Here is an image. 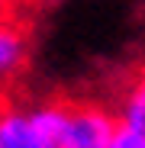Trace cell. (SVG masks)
Instances as JSON below:
<instances>
[{
	"label": "cell",
	"instance_id": "cell-1",
	"mask_svg": "<svg viewBox=\"0 0 145 148\" xmlns=\"http://www.w3.org/2000/svg\"><path fill=\"white\" fill-rule=\"evenodd\" d=\"M119 126H123V116H113L107 106L65 97V126L58 148H107Z\"/></svg>",
	"mask_w": 145,
	"mask_h": 148
},
{
	"label": "cell",
	"instance_id": "cell-2",
	"mask_svg": "<svg viewBox=\"0 0 145 148\" xmlns=\"http://www.w3.org/2000/svg\"><path fill=\"white\" fill-rule=\"evenodd\" d=\"M32 48V16H13L0 23V87H13L29 68Z\"/></svg>",
	"mask_w": 145,
	"mask_h": 148
},
{
	"label": "cell",
	"instance_id": "cell-3",
	"mask_svg": "<svg viewBox=\"0 0 145 148\" xmlns=\"http://www.w3.org/2000/svg\"><path fill=\"white\" fill-rule=\"evenodd\" d=\"M0 148H45V145L32 126V119L10 110L0 119Z\"/></svg>",
	"mask_w": 145,
	"mask_h": 148
},
{
	"label": "cell",
	"instance_id": "cell-4",
	"mask_svg": "<svg viewBox=\"0 0 145 148\" xmlns=\"http://www.w3.org/2000/svg\"><path fill=\"white\" fill-rule=\"evenodd\" d=\"M123 119L129 126L145 132V68L132 71V81L126 84V106H123Z\"/></svg>",
	"mask_w": 145,
	"mask_h": 148
},
{
	"label": "cell",
	"instance_id": "cell-5",
	"mask_svg": "<svg viewBox=\"0 0 145 148\" xmlns=\"http://www.w3.org/2000/svg\"><path fill=\"white\" fill-rule=\"evenodd\" d=\"M142 135H145L142 129L129 126V122L123 119V126L116 129V135L110 138V145H107V148H139V145H142Z\"/></svg>",
	"mask_w": 145,
	"mask_h": 148
},
{
	"label": "cell",
	"instance_id": "cell-6",
	"mask_svg": "<svg viewBox=\"0 0 145 148\" xmlns=\"http://www.w3.org/2000/svg\"><path fill=\"white\" fill-rule=\"evenodd\" d=\"M29 10H36L32 0H0V23H7L13 16H32Z\"/></svg>",
	"mask_w": 145,
	"mask_h": 148
},
{
	"label": "cell",
	"instance_id": "cell-7",
	"mask_svg": "<svg viewBox=\"0 0 145 148\" xmlns=\"http://www.w3.org/2000/svg\"><path fill=\"white\" fill-rule=\"evenodd\" d=\"M10 110H13V97H10V90H7V87H0V119H3Z\"/></svg>",
	"mask_w": 145,
	"mask_h": 148
},
{
	"label": "cell",
	"instance_id": "cell-8",
	"mask_svg": "<svg viewBox=\"0 0 145 148\" xmlns=\"http://www.w3.org/2000/svg\"><path fill=\"white\" fill-rule=\"evenodd\" d=\"M139 148H145V135H142V145H139Z\"/></svg>",
	"mask_w": 145,
	"mask_h": 148
},
{
	"label": "cell",
	"instance_id": "cell-9",
	"mask_svg": "<svg viewBox=\"0 0 145 148\" xmlns=\"http://www.w3.org/2000/svg\"><path fill=\"white\" fill-rule=\"evenodd\" d=\"M32 3H36V7H39V0H32Z\"/></svg>",
	"mask_w": 145,
	"mask_h": 148
}]
</instances>
